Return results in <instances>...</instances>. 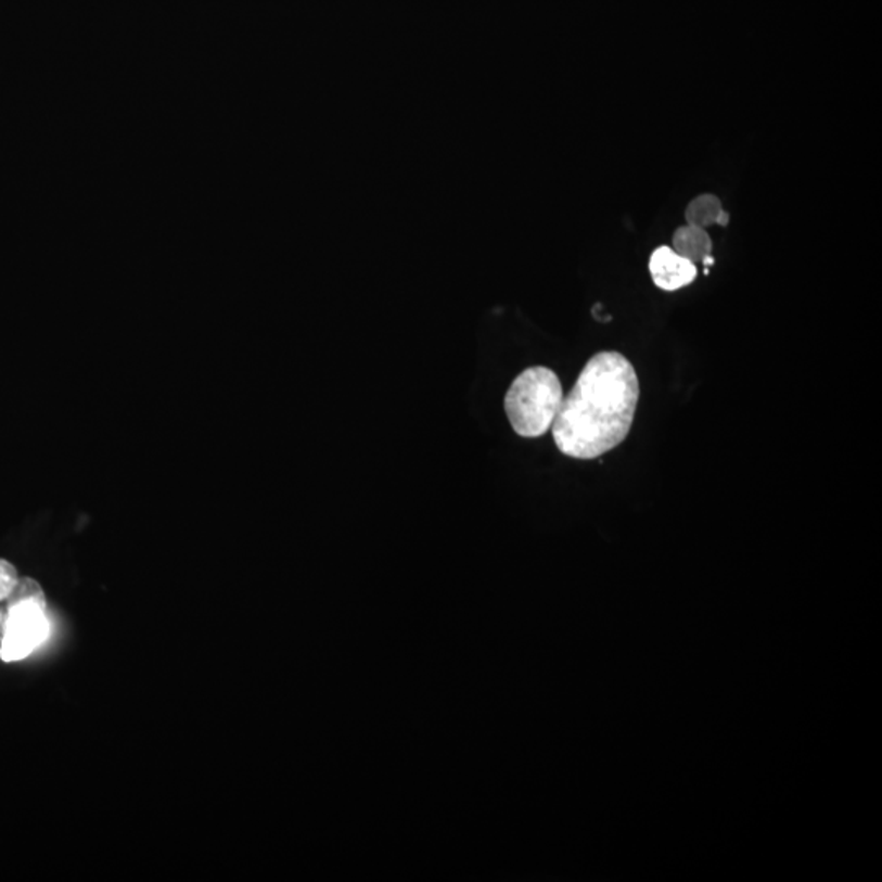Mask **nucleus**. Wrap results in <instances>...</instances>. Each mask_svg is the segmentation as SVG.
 Masks as SVG:
<instances>
[{
  "label": "nucleus",
  "instance_id": "6e6552de",
  "mask_svg": "<svg viewBox=\"0 0 882 882\" xmlns=\"http://www.w3.org/2000/svg\"><path fill=\"white\" fill-rule=\"evenodd\" d=\"M18 578L21 575H18L17 567L8 559H0V603H4L9 599Z\"/></svg>",
  "mask_w": 882,
  "mask_h": 882
},
{
  "label": "nucleus",
  "instance_id": "f03ea898",
  "mask_svg": "<svg viewBox=\"0 0 882 882\" xmlns=\"http://www.w3.org/2000/svg\"><path fill=\"white\" fill-rule=\"evenodd\" d=\"M564 393L554 371L532 367L520 373L507 391L506 412L516 435L538 438L551 430Z\"/></svg>",
  "mask_w": 882,
  "mask_h": 882
},
{
  "label": "nucleus",
  "instance_id": "423d86ee",
  "mask_svg": "<svg viewBox=\"0 0 882 882\" xmlns=\"http://www.w3.org/2000/svg\"><path fill=\"white\" fill-rule=\"evenodd\" d=\"M723 203L717 196L704 193V195L696 196L691 200L685 212V218L690 226L694 228L706 229L710 226L717 225L720 213H723Z\"/></svg>",
  "mask_w": 882,
  "mask_h": 882
},
{
  "label": "nucleus",
  "instance_id": "0eeeda50",
  "mask_svg": "<svg viewBox=\"0 0 882 882\" xmlns=\"http://www.w3.org/2000/svg\"><path fill=\"white\" fill-rule=\"evenodd\" d=\"M5 610L17 609V606H38V609H48L47 596H44L43 587L40 581L31 577L18 578L17 585L12 590L9 599L5 600Z\"/></svg>",
  "mask_w": 882,
  "mask_h": 882
},
{
  "label": "nucleus",
  "instance_id": "f257e3e1",
  "mask_svg": "<svg viewBox=\"0 0 882 882\" xmlns=\"http://www.w3.org/2000/svg\"><path fill=\"white\" fill-rule=\"evenodd\" d=\"M639 393L638 374L625 355L600 351L590 358L552 423L558 450L575 460L615 450L631 432Z\"/></svg>",
  "mask_w": 882,
  "mask_h": 882
},
{
  "label": "nucleus",
  "instance_id": "7ed1b4c3",
  "mask_svg": "<svg viewBox=\"0 0 882 882\" xmlns=\"http://www.w3.org/2000/svg\"><path fill=\"white\" fill-rule=\"evenodd\" d=\"M47 635V610L38 606L5 610L0 659L8 664L24 661L43 642Z\"/></svg>",
  "mask_w": 882,
  "mask_h": 882
},
{
  "label": "nucleus",
  "instance_id": "39448f33",
  "mask_svg": "<svg viewBox=\"0 0 882 882\" xmlns=\"http://www.w3.org/2000/svg\"><path fill=\"white\" fill-rule=\"evenodd\" d=\"M672 248L687 260L698 264V261H704L707 257H711L713 242H711L706 229L687 225L675 231L674 239H672Z\"/></svg>",
  "mask_w": 882,
  "mask_h": 882
},
{
  "label": "nucleus",
  "instance_id": "20e7f679",
  "mask_svg": "<svg viewBox=\"0 0 882 882\" xmlns=\"http://www.w3.org/2000/svg\"><path fill=\"white\" fill-rule=\"evenodd\" d=\"M652 280L655 286L664 291H677L693 283L696 278V265L678 255L667 245L655 248L649 261Z\"/></svg>",
  "mask_w": 882,
  "mask_h": 882
},
{
  "label": "nucleus",
  "instance_id": "1a4fd4ad",
  "mask_svg": "<svg viewBox=\"0 0 882 882\" xmlns=\"http://www.w3.org/2000/svg\"><path fill=\"white\" fill-rule=\"evenodd\" d=\"M729 222V215L726 212L720 213L719 219H717V225L719 226H727Z\"/></svg>",
  "mask_w": 882,
  "mask_h": 882
}]
</instances>
